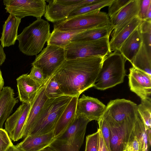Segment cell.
<instances>
[{
    "label": "cell",
    "instance_id": "5bb4252c",
    "mask_svg": "<svg viewBox=\"0 0 151 151\" xmlns=\"http://www.w3.org/2000/svg\"><path fill=\"white\" fill-rule=\"evenodd\" d=\"M106 107L97 99L83 94L77 100L76 114L83 116L90 121H98L102 117Z\"/></svg>",
    "mask_w": 151,
    "mask_h": 151
},
{
    "label": "cell",
    "instance_id": "4dcf8cb0",
    "mask_svg": "<svg viewBox=\"0 0 151 151\" xmlns=\"http://www.w3.org/2000/svg\"><path fill=\"white\" fill-rule=\"evenodd\" d=\"M45 92L48 99L56 98L64 95L59 83L52 76L50 77L47 82Z\"/></svg>",
    "mask_w": 151,
    "mask_h": 151
},
{
    "label": "cell",
    "instance_id": "74e56055",
    "mask_svg": "<svg viewBox=\"0 0 151 151\" xmlns=\"http://www.w3.org/2000/svg\"><path fill=\"white\" fill-rule=\"evenodd\" d=\"M150 6L151 0H139L137 17L142 20H145L147 12Z\"/></svg>",
    "mask_w": 151,
    "mask_h": 151
},
{
    "label": "cell",
    "instance_id": "8d00e7d4",
    "mask_svg": "<svg viewBox=\"0 0 151 151\" xmlns=\"http://www.w3.org/2000/svg\"><path fill=\"white\" fill-rule=\"evenodd\" d=\"M7 131L0 129V151H5L7 148L13 144Z\"/></svg>",
    "mask_w": 151,
    "mask_h": 151
},
{
    "label": "cell",
    "instance_id": "836d02e7",
    "mask_svg": "<svg viewBox=\"0 0 151 151\" xmlns=\"http://www.w3.org/2000/svg\"><path fill=\"white\" fill-rule=\"evenodd\" d=\"M131 0H113L108 6V14L110 19L113 18Z\"/></svg>",
    "mask_w": 151,
    "mask_h": 151
},
{
    "label": "cell",
    "instance_id": "603a6c76",
    "mask_svg": "<svg viewBox=\"0 0 151 151\" xmlns=\"http://www.w3.org/2000/svg\"><path fill=\"white\" fill-rule=\"evenodd\" d=\"M142 20L137 16L121 29L115 37L109 42V46L110 53L113 51L116 52L119 51L124 42L132 32L140 25Z\"/></svg>",
    "mask_w": 151,
    "mask_h": 151
},
{
    "label": "cell",
    "instance_id": "30bf717a",
    "mask_svg": "<svg viewBox=\"0 0 151 151\" xmlns=\"http://www.w3.org/2000/svg\"><path fill=\"white\" fill-rule=\"evenodd\" d=\"M99 0H48L44 14L48 21L56 23L67 19L72 11Z\"/></svg>",
    "mask_w": 151,
    "mask_h": 151
},
{
    "label": "cell",
    "instance_id": "52a82bcc",
    "mask_svg": "<svg viewBox=\"0 0 151 151\" xmlns=\"http://www.w3.org/2000/svg\"><path fill=\"white\" fill-rule=\"evenodd\" d=\"M109 42V37H107L92 41L71 42L65 48L66 60L105 57L110 53Z\"/></svg>",
    "mask_w": 151,
    "mask_h": 151
},
{
    "label": "cell",
    "instance_id": "d4e9b609",
    "mask_svg": "<svg viewBox=\"0 0 151 151\" xmlns=\"http://www.w3.org/2000/svg\"><path fill=\"white\" fill-rule=\"evenodd\" d=\"M139 0H131L111 19L110 24L113 29L119 24L130 18L137 16Z\"/></svg>",
    "mask_w": 151,
    "mask_h": 151
},
{
    "label": "cell",
    "instance_id": "3957f363",
    "mask_svg": "<svg viewBox=\"0 0 151 151\" xmlns=\"http://www.w3.org/2000/svg\"><path fill=\"white\" fill-rule=\"evenodd\" d=\"M73 97L63 95L56 98L48 99L28 135H40L53 131L58 120Z\"/></svg>",
    "mask_w": 151,
    "mask_h": 151
},
{
    "label": "cell",
    "instance_id": "484cf974",
    "mask_svg": "<svg viewBox=\"0 0 151 151\" xmlns=\"http://www.w3.org/2000/svg\"><path fill=\"white\" fill-rule=\"evenodd\" d=\"M83 31H63L54 29L47 41V45H52L65 48L71 42L76 35Z\"/></svg>",
    "mask_w": 151,
    "mask_h": 151
},
{
    "label": "cell",
    "instance_id": "ac0fdd59",
    "mask_svg": "<svg viewBox=\"0 0 151 151\" xmlns=\"http://www.w3.org/2000/svg\"><path fill=\"white\" fill-rule=\"evenodd\" d=\"M79 96L72 97L58 120L53 130L55 138L63 133L75 120L76 116L77 101Z\"/></svg>",
    "mask_w": 151,
    "mask_h": 151
},
{
    "label": "cell",
    "instance_id": "7402d4cb",
    "mask_svg": "<svg viewBox=\"0 0 151 151\" xmlns=\"http://www.w3.org/2000/svg\"><path fill=\"white\" fill-rule=\"evenodd\" d=\"M142 44V38L138 27L124 42L119 51L126 60L131 63Z\"/></svg>",
    "mask_w": 151,
    "mask_h": 151
},
{
    "label": "cell",
    "instance_id": "7bdbcfd3",
    "mask_svg": "<svg viewBox=\"0 0 151 151\" xmlns=\"http://www.w3.org/2000/svg\"><path fill=\"white\" fill-rule=\"evenodd\" d=\"M4 82L2 77V73L0 68V93L3 88Z\"/></svg>",
    "mask_w": 151,
    "mask_h": 151
},
{
    "label": "cell",
    "instance_id": "ba28073f",
    "mask_svg": "<svg viewBox=\"0 0 151 151\" xmlns=\"http://www.w3.org/2000/svg\"><path fill=\"white\" fill-rule=\"evenodd\" d=\"M66 60L65 48L47 45L32 63L42 71L45 79H49Z\"/></svg>",
    "mask_w": 151,
    "mask_h": 151
},
{
    "label": "cell",
    "instance_id": "9c48e42d",
    "mask_svg": "<svg viewBox=\"0 0 151 151\" xmlns=\"http://www.w3.org/2000/svg\"><path fill=\"white\" fill-rule=\"evenodd\" d=\"M102 117L109 127L111 151H123L137 119L118 123L105 112Z\"/></svg>",
    "mask_w": 151,
    "mask_h": 151
},
{
    "label": "cell",
    "instance_id": "d6a6232c",
    "mask_svg": "<svg viewBox=\"0 0 151 151\" xmlns=\"http://www.w3.org/2000/svg\"><path fill=\"white\" fill-rule=\"evenodd\" d=\"M99 139V131L87 136L85 151H98Z\"/></svg>",
    "mask_w": 151,
    "mask_h": 151
},
{
    "label": "cell",
    "instance_id": "f546056e",
    "mask_svg": "<svg viewBox=\"0 0 151 151\" xmlns=\"http://www.w3.org/2000/svg\"><path fill=\"white\" fill-rule=\"evenodd\" d=\"M113 0H99L97 2L78 8L70 14L67 18L82 14L100 10L103 8L109 6Z\"/></svg>",
    "mask_w": 151,
    "mask_h": 151
},
{
    "label": "cell",
    "instance_id": "7a4b0ae2",
    "mask_svg": "<svg viewBox=\"0 0 151 151\" xmlns=\"http://www.w3.org/2000/svg\"><path fill=\"white\" fill-rule=\"evenodd\" d=\"M50 34L49 23L41 18L37 19L18 35L19 50L27 55H37L42 51Z\"/></svg>",
    "mask_w": 151,
    "mask_h": 151
},
{
    "label": "cell",
    "instance_id": "f1b7e54d",
    "mask_svg": "<svg viewBox=\"0 0 151 151\" xmlns=\"http://www.w3.org/2000/svg\"><path fill=\"white\" fill-rule=\"evenodd\" d=\"M138 111L144 123L146 130L151 127V99L148 97L141 99V103L137 105Z\"/></svg>",
    "mask_w": 151,
    "mask_h": 151
},
{
    "label": "cell",
    "instance_id": "f35d334b",
    "mask_svg": "<svg viewBox=\"0 0 151 151\" xmlns=\"http://www.w3.org/2000/svg\"><path fill=\"white\" fill-rule=\"evenodd\" d=\"M142 43L146 47L148 51L151 53V31L140 33Z\"/></svg>",
    "mask_w": 151,
    "mask_h": 151
},
{
    "label": "cell",
    "instance_id": "5b68a950",
    "mask_svg": "<svg viewBox=\"0 0 151 151\" xmlns=\"http://www.w3.org/2000/svg\"><path fill=\"white\" fill-rule=\"evenodd\" d=\"M90 121L82 115H77L73 122L50 146L55 151H79L83 143L86 129Z\"/></svg>",
    "mask_w": 151,
    "mask_h": 151
},
{
    "label": "cell",
    "instance_id": "b9f144b4",
    "mask_svg": "<svg viewBox=\"0 0 151 151\" xmlns=\"http://www.w3.org/2000/svg\"><path fill=\"white\" fill-rule=\"evenodd\" d=\"M5 151H24L20 147L17 145H14L12 144L10 145L6 149Z\"/></svg>",
    "mask_w": 151,
    "mask_h": 151
},
{
    "label": "cell",
    "instance_id": "e0dca14e",
    "mask_svg": "<svg viewBox=\"0 0 151 151\" xmlns=\"http://www.w3.org/2000/svg\"><path fill=\"white\" fill-rule=\"evenodd\" d=\"M18 97L22 103L31 104L42 85L32 79L27 74H23L17 79Z\"/></svg>",
    "mask_w": 151,
    "mask_h": 151
},
{
    "label": "cell",
    "instance_id": "4316f807",
    "mask_svg": "<svg viewBox=\"0 0 151 151\" xmlns=\"http://www.w3.org/2000/svg\"><path fill=\"white\" fill-rule=\"evenodd\" d=\"M131 63L132 66L151 75V53L143 44Z\"/></svg>",
    "mask_w": 151,
    "mask_h": 151
},
{
    "label": "cell",
    "instance_id": "cb8c5ba5",
    "mask_svg": "<svg viewBox=\"0 0 151 151\" xmlns=\"http://www.w3.org/2000/svg\"><path fill=\"white\" fill-rule=\"evenodd\" d=\"M112 31L111 24L86 30L76 35L71 42L92 41L109 37Z\"/></svg>",
    "mask_w": 151,
    "mask_h": 151
},
{
    "label": "cell",
    "instance_id": "9a60e30c",
    "mask_svg": "<svg viewBox=\"0 0 151 151\" xmlns=\"http://www.w3.org/2000/svg\"><path fill=\"white\" fill-rule=\"evenodd\" d=\"M129 70V85L130 90L141 99L150 97L151 75L133 66Z\"/></svg>",
    "mask_w": 151,
    "mask_h": 151
},
{
    "label": "cell",
    "instance_id": "8fae6325",
    "mask_svg": "<svg viewBox=\"0 0 151 151\" xmlns=\"http://www.w3.org/2000/svg\"><path fill=\"white\" fill-rule=\"evenodd\" d=\"M3 2L6 12L21 19L29 16L41 18L47 6L45 0H4Z\"/></svg>",
    "mask_w": 151,
    "mask_h": 151
},
{
    "label": "cell",
    "instance_id": "4fadbf2b",
    "mask_svg": "<svg viewBox=\"0 0 151 151\" xmlns=\"http://www.w3.org/2000/svg\"><path fill=\"white\" fill-rule=\"evenodd\" d=\"M30 108V104L22 103L6 120V130L14 141L22 138L24 127Z\"/></svg>",
    "mask_w": 151,
    "mask_h": 151
},
{
    "label": "cell",
    "instance_id": "277c9868",
    "mask_svg": "<svg viewBox=\"0 0 151 151\" xmlns=\"http://www.w3.org/2000/svg\"><path fill=\"white\" fill-rule=\"evenodd\" d=\"M125 59L119 53L111 52L104 59L94 87L104 90L123 82Z\"/></svg>",
    "mask_w": 151,
    "mask_h": 151
},
{
    "label": "cell",
    "instance_id": "7c38bea8",
    "mask_svg": "<svg viewBox=\"0 0 151 151\" xmlns=\"http://www.w3.org/2000/svg\"><path fill=\"white\" fill-rule=\"evenodd\" d=\"M104 112L118 123L137 119L138 114L137 105L124 99L110 101L106 106Z\"/></svg>",
    "mask_w": 151,
    "mask_h": 151
},
{
    "label": "cell",
    "instance_id": "d590c367",
    "mask_svg": "<svg viewBox=\"0 0 151 151\" xmlns=\"http://www.w3.org/2000/svg\"><path fill=\"white\" fill-rule=\"evenodd\" d=\"M29 77L35 82L41 85L45 81L42 70L39 68L35 66H32Z\"/></svg>",
    "mask_w": 151,
    "mask_h": 151
},
{
    "label": "cell",
    "instance_id": "8992f818",
    "mask_svg": "<svg viewBox=\"0 0 151 151\" xmlns=\"http://www.w3.org/2000/svg\"><path fill=\"white\" fill-rule=\"evenodd\" d=\"M110 24V19L107 14L97 10L55 23L54 29L63 31H85Z\"/></svg>",
    "mask_w": 151,
    "mask_h": 151
},
{
    "label": "cell",
    "instance_id": "d6986e66",
    "mask_svg": "<svg viewBox=\"0 0 151 151\" xmlns=\"http://www.w3.org/2000/svg\"><path fill=\"white\" fill-rule=\"evenodd\" d=\"M55 139L53 131L40 135H28L17 145L24 151H40Z\"/></svg>",
    "mask_w": 151,
    "mask_h": 151
},
{
    "label": "cell",
    "instance_id": "44dd1931",
    "mask_svg": "<svg viewBox=\"0 0 151 151\" xmlns=\"http://www.w3.org/2000/svg\"><path fill=\"white\" fill-rule=\"evenodd\" d=\"M18 102V99L14 97L13 89L9 86L4 87L0 93V129H3L4 122Z\"/></svg>",
    "mask_w": 151,
    "mask_h": 151
},
{
    "label": "cell",
    "instance_id": "ffe728a7",
    "mask_svg": "<svg viewBox=\"0 0 151 151\" xmlns=\"http://www.w3.org/2000/svg\"><path fill=\"white\" fill-rule=\"evenodd\" d=\"M21 19L10 15L3 26L1 45L3 48L14 45L18 36V29Z\"/></svg>",
    "mask_w": 151,
    "mask_h": 151
},
{
    "label": "cell",
    "instance_id": "ee69618b",
    "mask_svg": "<svg viewBox=\"0 0 151 151\" xmlns=\"http://www.w3.org/2000/svg\"><path fill=\"white\" fill-rule=\"evenodd\" d=\"M40 151H55L50 146H48Z\"/></svg>",
    "mask_w": 151,
    "mask_h": 151
},
{
    "label": "cell",
    "instance_id": "e575fe53",
    "mask_svg": "<svg viewBox=\"0 0 151 151\" xmlns=\"http://www.w3.org/2000/svg\"><path fill=\"white\" fill-rule=\"evenodd\" d=\"M123 151H142L141 144L133 130Z\"/></svg>",
    "mask_w": 151,
    "mask_h": 151
},
{
    "label": "cell",
    "instance_id": "ab89813d",
    "mask_svg": "<svg viewBox=\"0 0 151 151\" xmlns=\"http://www.w3.org/2000/svg\"><path fill=\"white\" fill-rule=\"evenodd\" d=\"M99 139L98 151H108L105 145L101 131L99 128Z\"/></svg>",
    "mask_w": 151,
    "mask_h": 151
},
{
    "label": "cell",
    "instance_id": "1f68e13d",
    "mask_svg": "<svg viewBox=\"0 0 151 151\" xmlns=\"http://www.w3.org/2000/svg\"><path fill=\"white\" fill-rule=\"evenodd\" d=\"M98 122L100 129L106 147L108 151H111L110 147V129L109 126L104 118H102Z\"/></svg>",
    "mask_w": 151,
    "mask_h": 151
},
{
    "label": "cell",
    "instance_id": "6da1fadb",
    "mask_svg": "<svg viewBox=\"0 0 151 151\" xmlns=\"http://www.w3.org/2000/svg\"><path fill=\"white\" fill-rule=\"evenodd\" d=\"M105 57L65 60L52 76L59 83L64 95L80 96L85 91L94 87Z\"/></svg>",
    "mask_w": 151,
    "mask_h": 151
},
{
    "label": "cell",
    "instance_id": "60d3db41",
    "mask_svg": "<svg viewBox=\"0 0 151 151\" xmlns=\"http://www.w3.org/2000/svg\"><path fill=\"white\" fill-rule=\"evenodd\" d=\"M6 58V55L4 50L3 48L0 45V66L5 61Z\"/></svg>",
    "mask_w": 151,
    "mask_h": 151
},
{
    "label": "cell",
    "instance_id": "2e32d148",
    "mask_svg": "<svg viewBox=\"0 0 151 151\" xmlns=\"http://www.w3.org/2000/svg\"><path fill=\"white\" fill-rule=\"evenodd\" d=\"M48 79H47L41 85L33 101L30 104V108L23 129L22 138H25L28 134L38 115L48 99L45 94V89Z\"/></svg>",
    "mask_w": 151,
    "mask_h": 151
},
{
    "label": "cell",
    "instance_id": "83f0119b",
    "mask_svg": "<svg viewBox=\"0 0 151 151\" xmlns=\"http://www.w3.org/2000/svg\"><path fill=\"white\" fill-rule=\"evenodd\" d=\"M133 131L141 144L142 151H149L151 146V129H146L139 112Z\"/></svg>",
    "mask_w": 151,
    "mask_h": 151
}]
</instances>
